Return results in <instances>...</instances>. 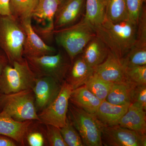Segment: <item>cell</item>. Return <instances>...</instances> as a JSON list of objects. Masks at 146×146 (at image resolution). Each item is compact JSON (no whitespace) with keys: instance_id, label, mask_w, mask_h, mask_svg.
Here are the masks:
<instances>
[{"instance_id":"cell-1","label":"cell","mask_w":146,"mask_h":146,"mask_svg":"<svg viewBox=\"0 0 146 146\" xmlns=\"http://www.w3.org/2000/svg\"><path fill=\"white\" fill-rule=\"evenodd\" d=\"M137 24L129 19L115 23L105 19L94 28L110 51L121 60L135 44Z\"/></svg>"},{"instance_id":"cell-2","label":"cell","mask_w":146,"mask_h":146,"mask_svg":"<svg viewBox=\"0 0 146 146\" xmlns=\"http://www.w3.org/2000/svg\"><path fill=\"white\" fill-rule=\"evenodd\" d=\"M96 35L94 27L83 17L74 25L53 32L56 44L63 48L71 62Z\"/></svg>"},{"instance_id":"cell-3","label":"cell","mask_w":146,"mask_h":146,"mask_svg":"<svg viewBox=\"0 0 146 146\" xmlns=\"http://www.w3.org/2000/svg\"><path fill=\"white\" fill-rule=\"evenodd\" d=\"M25 33L22 24L11 15L0 16V49L9 63L23 60Z\"/></svg>"},{"instance_id":"cell-4","label":"cell","mask_w":146,"mask_h":146,"mask_svg":"<svg viewBox=\"0 0 146 146\" xmlns=\"http://www.w3.org/2000/svg\"><path fill=\"white\" fill-rule=\"evenodd\" d=\"M0 108L1 111L18 121H40L32 89L12 94H0Z\"/></svg>"},{"instance_id":"cell-5","label":"cell","mask_w":146,"mask_h":146,"mask_svg":"<svg viewBox=\"0 0 146 146\" xmlns=\"http://www.w3.org/2000/svg\"><path fill=\"white\" fill-rule=\"evenodd\" d=\"M36 76L25 58L9 63L0 75V94L32 89Z\"/></svg>"},{"instance_id":"cell-6","label":"cell","mask_w":146,"mask_h":146,"mask_svg":"<svg viewBox=\"0 0 146 146\" xmlns=\"http://www.w3.org/2000/svg\"><path fill=\"white\" fill-rule=\"evenodd\" d=\"M25 58L36 77H50L61 84L65 81L71 64L67 54L60 50L53 54Z\"/></svg>"},{"instance_id":"cell-7","label":"cell","mask_w":146,"mask_h":146,"mask_svg":"<svg viewBox=\"0 0 146 146\" xmlns=\"http://www.w3.org/2000/svg\"><path fill=\"white\" fill-rule=\"evenodd\" d=\"M68 117L79 133L84 145L102 146V124L94 115L71 104Z\"/></svg>"},{"instance_id":"cell-8","label":"cell","mask_w":146,"mask_h":146,"mask_svg":"<svg viewBox=\"0 0 146 146\" xmlns=\"http://www.w3.org/2000/svg\"><path fill=\"white\" fill-rule=\"evenodd\" d=\"M72 86L66 81L62 83L56 98L44 109L38 113L39 122L58 128L65 125L67 121L69 102Z\"/></svg>"},{"instance_id":"cell-9","label":"cell","mask_w":146,"mask_h":146,"mask_svg":"<svg viewBox=\"0 0 146 146\" xmlns=\"http://www.w3.org/2000/svg\"><path fill=\"white\" fill-rule=\"evenodd\" d=\"M60 4V0H38L32 14L37 23L33 29L44 41L54 37L55 16Z\"/></svg>"},{"instance_id":"cell-10","label":"cell","mask_w":146,"mask_h":146,"mask_svg":"<svg viewBox=\"0 0 146 146\" xmlns=\"http://www.w3.org/2000/svg\"><path fill=\"white\" fill-rule=\"evenodd\" d=\"M103 145L109 146H146V134L122 127L102 124Z\"/></svg>"},{"instance_id":"cell-11","label":"cell","mask_w":146,"mask_h":146,"mask_svg":"<svg viewBox=\"0 0 146 146\" xmlns=\"http://www.w3.org/2000/svg\"><path fill=\"white\" fill-rule=\"evenodd\" d=\"M62 84L50 77H36L32 90L37 113L54 100L60 92Z\"/></svg>"},{"instance_id":"cell-12","label":"cell","mask_w":146,"mask_h":146,"mask_svg":"<svg viewBox=\"0 0 146 146\" xmlns=\"http://www.w3.org/2000/svg\"><path fill=\"white\" fill-rule=\"evenodd\" d=\"M32 20V18H29L20 22L26 35L23 47L24 57H39L56 53V49L48 45L34 30Z\"/></svg>"},{"instance_id":"cell-13","label":"cell","mask_w":146,"mask_h":146,"mask_svg":"<svg viewBox=\"0 0 146 146\" xmlns=\"http://www.w3.org/2000/svg\"><path fill=\"white\" fill-rule=\"evenodd\" d=\"M85 0H65L60 3L56 13L54 30L72 25L78 22L85 7Z\"/></svg>"},{"instance_id":"cell-14","label":"cell","mask_w":146,"mask_h":146,"mask_svg":"<svg viewBox=\"0 0 146 146\" xmlns=\"http://www.w3.org/2000/svg\"><path fill=\"white\" fill-rule=\"evenodd\" d=\"M94 74L112 83L132 84L128 81L125 67L121 60L109 51L106 59L94 69Z\"/></svg>"},{"instance_id":"cell-15","label":"cell","mask_w":146,"mask_h":146,"mask_svg":"<svg viewBox=\"0 0 146 146\" xmlns=\"http://www.w3.org/2000/svg\"><path fill=\"white\" fill-rule=\"evenodd\" d=\"M33 121H18L5 112H0V134L7 136L19 145L25 146L26 138Z\"/></svg>"},{"instance_id":"cell-16","label":"cell","mask_w":146,"mask_h":146,"mask_svg":"<svg viewBox=\"0 0 146 146\" xmlns=\"http://www.w3.org/2000/svg\"><path fill=\"white\" fill-rule=\"evenodd\" d=\"M94 72V68L87 64L79 55L71 62L65 81L75 89L84 85Z\"/></svg>"},{"instance_id":"cell-17","label":"cell","mask_w":146,"mask_h":146,"mask_svg":"<svg viewBox=\"0 0 146 146\" xmlns=\"http://www.w3.org/2000/svg\"><path fill=\"white\" fill-rule=\"evenodd\" d=\"M109 51L105 44L96 35L87 44L80 55L87 64L95 69L106 59Z\"/></svg>"},{"instance_id":"cell-18","label":"cell","mask_w":146,"mask_h":146,"mask_svg":"<svg viewBox=\"0 0 146 146\" xmlns=\"http://www.w3.org/2000/svg\"><path fill=\"white\" fill-rule=\"evenodd\" d=\"M118 125L146 134V110L138 105L130 104Z\"/></svg>"},{"instance_id":"cell-19","label":"cell","mask_w":146,"mask_h":146,"mask_svg":"<svg viewBox=\"0 0 146 146\" xmlns=\"http://www.w3.org/2000/svg\"><path fill=\"white\" fill-rule=\"evenodd\" d=\"M129 105H116L105 100L102 101L94 115L103 125L108 126L118 125L120 120L127 111Z\"/></svg>"},{"instance_id":"cell-20","label":"cell","mask_w":146,"mask_h":146,"mask_svg":"<svg viewBox=\"0 0 146 146\" xmlns=\"http://www.w3.org/2000/svg\"><path fill=\"white\" fill-rule=\"evenodd\" d=\"M70 102L76 107L93 115L96 114L102 102L84 85L73 89Z\"/></svg>"},{"instance_id":"cell-21","label":"cell","mask_w":146,"mask_h":146,"mask_svg":"<svg viewBox=\"0 0 146 146\" xmlns=\"http://www.w3.org/2000/svg\"><path fill=\"white\" fill-rule=\"evenodd\" d=\"M83 18L94 27L98 26L106 18L104 0H85Z\"/></svg>"},{"instance_id":"cell-22","label":"cell","mask_w":146,"mask_h":146,"mask_svg":"<svg viewBox=\"0 0 146 146\" xmlns=\"http://www.w3.org/2000/svg\"><path fill=\"white\" fill-rule=\"evenodd\" d=\"M106 19L118 23L129 19L126 0H104Z\"/></svg>"},{"instance_id":"cell-23","label":"cell","mask_w":146,"mask_h":146,"mask_svg":"<svg viewBox=\"0 0 146 146\" xmlns=\"http://www.w3.org/2000/svg\"><path fill=\"white\" fill-rule=\"evenodd\" d=\"M38 0H9L11 15L20 22L32 18Z\"/></svg>"},{"instance_id":"cell-24","label":"cell","mask_w":146,"mask_h":146,"mask_svg":"<svg viewBox=\"0 0 146 146\" xmlns=\"http://www.w3.org/2000/svg\"><path fill=\"white\" fill-rule=\"evenodd\" d=\"M133 84L113 83L106 100L116 105L130 104V88Z\"/></svg>"},{"instance_id":"cell-25","label":"cell","mask_w":146,"mask_h":146,"mask_svg":"<svg viewBox=\"0 0 146 146\" xmlns=\"http://www.w3.org/2000/svg\"><path fill=\"white\" fill-rule=\"evenodd\" d=\"M113 83L105 80L93 74L84 86L101 101L105 100L112 88Z\"/></svg>"},{"instance_id":"cell-26","label":"cell","mask_w":146,"mask_h":146,"mask_svg":"<svg viewBox=\"0 0 146 146\" xmlns=\"http://www.w3.org/2000/svg\"><path fill=\"white\" fill-rule=\"evenodd\" d=\"M121 61L125 67L146 65V48L133 46Z\"/></svg>"},{"instance_id":"cell-27","label":"cell","mask_w":146,"mask_h":146,"mask_svg":"<svg viewBox=\"0 0 146 146\" xmlns=\"http://www.w3.org/2000/svg\"><path fill=\"white\" fill-rule=\"evenodd\" d=\"M59 129L68 146H84L79 133L68 117L65 125Z\"/></svg>"},{"instance_id":"cell-28","label":"cell","mask_w":146,"mask_h":146,"mask_svg":"<svg viewBox=\"0 0 146 146\" xmlns=\"http://www.w3.org/2000/svg\"><path fill=\"white\" fill-rule=\"evenodd\" d=\"M125 67L127 78L130 83L146 84V65Z\"/></svg>"},{"instance_id":"cell-29","label":"cell","mask_w":146,"mask_h":146,"mask_svg":"<svg viewBox=\"0 0 146 146\" xmlns=\"http://www.w3.org/2000/svg\"><path fill=\"white\" fill-rule=\"evenodd\" d=\"M134 46L146 48V8L144 7L137 24L136 41Z\"/></svg>"},{"instance_id":"cell-30","label":"cell","mask_w":146,"mask_h":146,"mask_svg":"<svg viewBox=\"0 0 146 146\" xmlns=\"http://www.w3.org/2000/svg\"><path fill=\"white\" fill-rule=\"evenodd\" d=\"M131 104L138 105L146 110V84H133L130 88Z\"/></svg>"},{"instance_id":"cell-31","label":"cell","mask_w":146,"mask_h":146,"mask_svg":"<svg viewBox=\"0 0 146 146\" xmlns=\"http://www.w3.org/2000/svg\"><path fill=\"white\" fill-rule=\"evenodd\" d=\"M46 125V136L50 146H68L60 133V129L54 126Z\"/></svg>"},{"instance_id":"cell-32","label":"cell","mask_w":146,"mask_h":146,"mask_svg":"<svg viewBox=\"0 0 146 146\" xmlns=\"http://www.w3.org/2000/svg\"><path fill=\"white\" fill-rule=\"evenodd\" d=\"M146 0H126L129 20L138 23L139 17L145 5Z\"/></svg>"},{"instance_id":"cell-33","label":"cell","mask_w":146,"mask_h":146,"mask_svg":"<svg viewBox=\"0 0 146 146\" xmlns=\"http://www.w3.org/2000/svg\"><path fill=\"white\" fill-rule=\"evenodd\" d=\"M26 140L31 146H42L44 145V138L42 133L39 131H28Z\"/></svg>"},{"instance_id":"cell-34","label":"cell","mask_w":146,"mask_h":146,"mask_svg":"<svg viewBox=\"0 0 146 146\" xmlns=\"http://www.w3.org/2000/svg\"><path fill=\"white\" fill-rule=\"evenodd\" d=\"M11 15L9 0H0V16Z\"/></svg>"},{"instance_id":"cell-35","label":"cell","mask_w":146,"mask_h":146,"mask_svg":"<svg viewBox=\"0 0 146 146\" xmlns=\"http://www.w3.org/2000/svg\"><path fill=\"white\" fill-rule=\"evenodd\" d=\"M19 145L17 143L7 136L0 134V146H16Z\"/></svg>"},{"instance_id":"cell-36","label":"cell","mask_w":146,"mask_h":146,"mask_svg":"<svg viewBox=\"0 0 146 146\" xmlns=\"http://www.w3.org/2000/svg\"><path fill=\"white\" fill-rule=\"evenodd\" d=\"M9 63L8 58L5 53L0 49V75L3 69Z\"/></svg>"},{"instance_id":"cell-37","label":"cell","mask_w":146,"mask_h":146,"mask_svg":"<svg viewBox=\"0 0 146 146\" xmlns=\"http://www.w3.org/2000/svg\"><path fill=\"white\" fill-rule=\"evenodd\" d=\"M65 1V0H60V3L61 2L63 1Z\"/></svg>"},{"instance_id":"cell-38","label":"cell","mask_w":146,"mask_h":146,"mask_svg":"<svg viewBox=\"0 0 146 146\" xmlns=\"http://www.w3.org/2000/svg\"><path fill=\"white\" fill-rule=\"evenodd\" d=\"M1 108H0V112H1Z\"/></svg>"}]
</instances>
